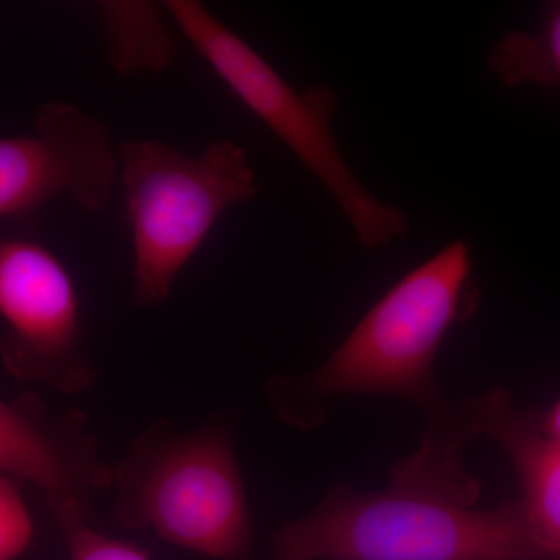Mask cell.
Wrapping results in <instances>:
<instances>
[{
	"label": "cell",
	"mask_w": 560,
	"mask_h": 560,
	"mask_svg": "<svg viewBox=\"0 0 560 560\" xmlns=\"http://www.w3.org/2000/svg\"><path fill=\"white\" fill-rule=\"evenodd\" d=\"M0 361L22 383L79 394L97 382L81 330L79 291L43 242L0 226Z\"/></svg>",
	"instance_id": "obj_6"
},
{
	"label": "cell",
	"mask_w": 560,
	"mask_h": 560,
	"mask_svg": "<svg viewBox=\"0 0 560 560\" xmlns=\"http://www.w3.org/2000/svg\"><path fill=\"white\" fill-rule=\"evenodd\" d=\"M471 475L434 477L397 464L382 492L335 486L272 534L278 560H558L534 536L521 501L477 510Z\"/></svg>",
	"instance_id": "obj_1"
},
{
	"label": "cell",
	"mask_w": 560,
	"mask_h": 560,
	"mask_svg": "<svg viewBox=\"0 0 560 560\" xmlns=\"http://www.w3.org/2000/svg\"><path fill=\"white\" fill-rule=\"evenodd\" d=\"M0 471L35 486L55 523L92 522L95 499L110 485V464L86 416L54 411L33 394L0 397Z\"/></svg>",
	"instance_id": "obj_8"
},
{
	"label": "cell",
	"mask_w": 560,
	"mask_h": 560,
	"mask_svg": "<svg viewBox=\"0 0 560 560\" xmlns=\"http://www.w3.org/2000/svg\"><path fill=\"white\" fill-rule=\"evenodd\" d=\"M534 416L540 433L560 444V397L547 410L534 411Z\"/></svg>",
	"instance_id": "obj_14"
},
{
	"label": "cell",
	"mask_w": 560,
	"mask_h": 560,
	"mask_svg": "<svg viewBox=\"0 0 560 560\" xmlns=\"http://www.w3.org/2000/svg\"><path fill=\"white\" fill-rule=\"evenodd\" d=\"M482 434L499 442L510 456L522 497L518 499L534 536L560 560V444L537 427L534 411L515 407L510 394L490 390Z\"/></svg>",
	"instance_id": "obj_9"
},
{
	"label": "cell",
	"mask_w": 560,
	"mask_h": 560,
	"mask_svg": "<svg viewBox=\"0 0 560 560\" xmlns=\"http://www.w3.org/2000/svg\"><path fill=\"white\" fill-rule=\"evenodd\" d=\"M117 180L119 147L101 119L72 103H44L33 132L0 138V220L61 197L97 212L109 205Z\"/></svg>",
	"instance_id": "obj_7"
},
{
	"label": "cell",
	"mask_w": 560,
	"mask_h": 560,
	"mask_svg": "<svg viewBox=\"0 0 560 560\" xmlns=\"http://www.w3.org/2000/svg\"><path fill=\"white\" fill-rule=\"evenodd\" d=\"M164 10L231 94L329 190L361 245L385 248L405 235L407 215L378 200L350 171L331 130L338 102L329 86L298 91L248 40L197 0H171Z\"/></svg>",
	"instance_id": "obj_5"
},
{
	"label": "cell",
	"mask_w": 560,
	"mask_h": 560,
	"mask_svg": "<svg viewBox=\"0 0 560 560\" xmlns=\"http://www.w3.org/2000/svg\"><path fill=\"white\" fill-rule=\"evenodd\" d=\"M114 518L183 550L245 560L253 529L232 430L208 422L180 430L158 419L110 464Z\"/></svg>",
	"instance_id": "obj_3"
},
{
	"label": "cell",
	"mask_w": 560,
	"mask_h": 560,
	"mask_svg": "<svg viewBox=\"0 0 560 560\" xmlns=\"http://www.w3.org/2000/svg\"><path fill=\"white\" fill-rule=\"evenodd\" d=\"M488 65L504 86L533 84L560 91V0L541 3L537 31L501 36Z\"/></svg>",
	"instance_id": "obj_11"
},
{
	"label": "cell",
	"mask_w": 560,
	"mask_h": 560,
	"mask_svg": "<svg viewBox=\"0 0 560 560\" xmlns=\"http://www.w3.org/2000/svg\"><path fill=\"white\" fill-rule=\"evenodd\" d=\"M68 548L69 560H151L145 551L131 541L102 533L84 518L57 522Z\"/></svg>",
	"instance_id": "obj_12"
},
{
	"label": "cell",
	"mask_w": 560,
	"mask_h": 560,
	"mask_svg": "<svg viewBox=\"0 0 560 560\" xmlns=\"http://www.w3.org/2000/svg\"><path fill=\"white\" fill-rule=\"evenodd\" d=\"M35 525L21 482L0 471V560H18L31 548Z\"/></svg>",
	"instance_id": "obj_13"
},
{
	"label": "cell",
	"mask_w": 560,
	"mask_h": 560,
	"mask_svg": "<svg viewBox=\"0 0 560 560\" xmlns=\"http://www.w3.org/2000/svg\"><path fill=\"white\" fill-rule=\"evenodd\" d=\"M471 253L453 242L408 271L375 302L315 371L275 378L268 397L280 419L311 429L323 401L340 394L404 397L429 412L444 405L434 363L453 324L474 307Z\"/></svg>",
	"instance_id": "obj_2"
},
{
	"label": "cell",
	"mask_w": 560,
	"mask_h": 560,
	"mask_svg": "<svg viewBox=\"0 0 560 560\" xmlns=\"http://www.w3.org/2000/svg\"><path fill=\"white\" fill-rule=\"evenodd\" d=\"M110 66L124 77L162 72L175 60L176 46L161 9L139 0L101 2Z\"/></svg>",
	"instance_id": "obj_10"
},
{
	"label": "cell",
	"mask_w": 560,
	"mask_h": 560,
	"mask_svg": "<svg viewBox=\"0 0 560 560\" xmlns=\"http://www.w3.org/2000/svg\"><path fill=\"white\" fill-rule=\"evenodd\" d=\"M117 183L131 232L139 307L167 301L220 217L259 194L245 150L228 139L197 154L161 140H128L119 147Z\"/></svg>",
	"instance_id": "obj_4"
}]
</instances>
